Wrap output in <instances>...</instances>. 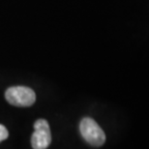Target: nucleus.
Returning a JSON list of instances; mask_svg holds the SVG:
<instances>
[{"instance_id":"2","label":"nucleus","mask_w":149,"mask_h":149,"mask_svg":"<svg viewBox=\"0 0 149 149\" xmlns=\"http://www.w3.org/2000/svg\"><path fill=\"white\" fill-rule=\"evenodd\" d=\"M5 98L15 107H30L36 101V94L26 86H13L6 90Z\"/></svg>"},{"instance_id":"3","label":"nucleus","mask_w":149,"mask_h":149,"mask_svg":"<svg viewBox=\"0 0 149 149\" xmlns=\"http://www.w3.org/2000/svg\"><path fill=\"white\" fill-rule=\"evenodd\" d=\"M34 133L31 136L33 149H47L52 142V134L49 122L45 119H38L34 123Z\"/></svg>"},{"instance_id":"4","label":"nucleus","mask_w":149,"mask_h":149,"mask_svg":"<svg viewBox=\"0 0 149 149\" xmlns=\"http://www.w3.org/2000/svg\"><path fill=\"white\" fill-rule=\"evenodd\" d=\"M8 136H9L8 130L6 129L5 126L0 124V142L5 141V139L8 138Z\"/></svg>"},{"instance_id":"1","label":"nucleus","mask_w":149,"mask_h":149,"mask_svg":"<svg viewBox=\"0 0 149 149\" xmlns=\"http://www.w3.org/2000/svg\"><path fill=\"white\" fill-rule=\"evenodd\" d=\"M79 130L82 138L92 146L99 147L106 141V135L94 119L84 117L80 121Z\"/></svg>"}]
</instances>
